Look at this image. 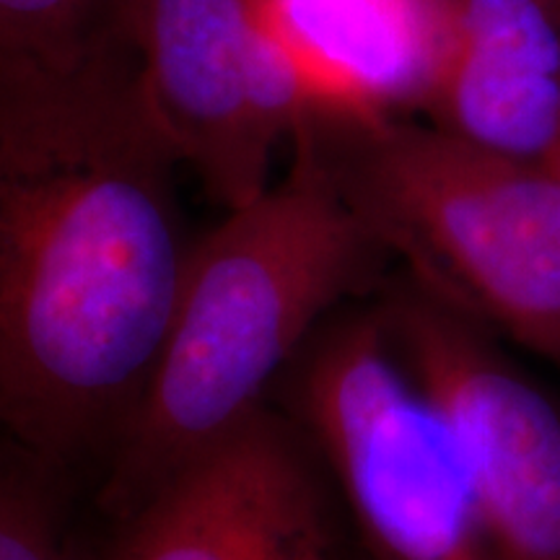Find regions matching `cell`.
<instances>
[{"instance_id": "obj_1", "label": "cell", "mask_w": 560, "mask_h": 560, "mask_svg": "<svg viewBox=\"0 0 560 560\" xmlns=\"http://www.w3.org/2000/svg\"><path fill=\"white\" fill-rule=\"evenodd\" d=\"M177 166L117 26L0 55V425L32 454L128 423L192 247Z\"/></svg>"}, {"instance_id": "obj_2", "label": "cell", "mask_w": 560, "mask_h": 560, "mask_svg": "<svg viewBox=\"0 0 560 560\" xmlns=\"http://www.w3.org/2000/svg\"><path fill=\"white\" fill-rule=\"evenodd\" d=\"M285 177L192 242L151 374L115 439L107 486L122 514L255 412L380 244L317 138L291 136Z\"/></svg>"}, {"instance_id": "obj_3", "label": "cell", "mask_w": 560, "mask_h": 560, "mask_svg": "<svg viewBox=\"0 0 560 560\" xmlns=\"http://www.w3.org/2000/svg\"><path fill=\"white\" fill-rule=\"evenodd\" d=\"M342 192L431 293L560 355V170L436 125L310 122Z\"/></svg>"}, {"instance_id": "obj_4", "label": "cell", "mask_w": 560, "mask_h": 560, "mask_svg": "<svg viewBox=\"0 0 560 560\" xmlns=\"http://www.w3.org/2000/svg\"><path fill=\"white\" fill-rule=\"evenodd\" d=\"M283 382L371 558L495 560L452 425L384 319L322 325Z\"/></svg>"}, {"instance_id": "obj_5", "label": "cell", "mask_w": 560, "mask_h": 560, "mask_svg": "<svg viewBox=\"0 0 560 560\" xmlns=\"http://www.w3.org/2000/svg\"><path fill=\"white\" fill-rule=\"evenodd\" d=\"M117 32L179 164L226 210L268 190L283 138L310 120L257 0H120Z\"/></svg>"}, {"instance_id": "obj_6", "label": "cell", "mask_w": 560, "mask_h": 560, "mask_svg": "<svg viewBox=\"0 0 560 560\" xmlns=\"http://www.w3.org/2000/svg\"><path fill=\"white\" fill-rule=\"evenodd\" d=\"M382 319L452 425L495 560H560V412L429 293Z\"/></svg>"}, {"instance_id": "obj_7", "label": "cell", "mask_w": 560, "mask_h": 560, "mask_svg": "<svg viewBox=\"0 0 560 560\" xmlns=\"http://www.w3.org/2000/svg\"><path fill=\"white\" fill-rule=\"evenodd\" d=\"M317 454L262 408L120 514L107 560H338Z\"/></svg>"}, {"instance_id": "obj_8", "label": "cell", "mask_w": 560, "mask_h": 560, "mask_svg": "<svg viewBox=\"0 0 560 560\" xmlns=\"http://www.w3.org/2000/svg\"><path fill=\"white\" fill-rule=\"evenodd\" d=\"M296 70L310 122H380L423 107L450 37V0H257Z\"/></svg>"}, {"instance_id": "obj_9", "label": "cell", "mask_w": 560, "mask_h": 560, "mask_svg": "<svg viewBox=\"0 0 560 560\" xmlns=\"http://www.w3.org/2000/svg\"><path fill=\"white\" fill-rule=\"evenodd\" d=\"M423 109L431 125L506 156L560 151L556 0H450V37Z\"/></svg>"}, {"instance_id": "obj_10", "label": "cell", "mask_w": 560, "mask_h": 560, "mask_svg": "<svg viewBox=\"0 0 560 560\" xmlns=\"http://www.w3.org/2000/svg\"><path fill=\"white\" fill-rule=\"evenodd\" d=\"M120 0H0V55H68L115 26Z\"/></svg>"}, {"instance_id": "obj_11", "label": "cell", "mask_w": 560, "mask_h": 560, "mask_svg": "<svg viewBox=\"0 0 560 560\" xmlns=\"http://www.w3.org/2000/svg\"><path fill=\"white\" fill-rule=\"evenodd\" d=\"M0 560H73L30 486L0 472Z\"/></svg>"}, {"instance_id": "obj_12", "label": "cell", "mask_w": 560, "mask_h": 560, "mask_svg": "<svg viewBox=\"0 0 560 560\" xmlns=\"http://www.w3.org/2000/svg\"><path fill=\"white\" fill-rule=\"evenodd\" d=\"M548 164H552V166H558V170H560V151L556 153V156H552V159L548 161Z\"/></svg>"}, {"instance_id": "obj_13", "label": "cell", "mask_w": 560, "mask_h": 560, "mask_svg": "<svg viewBox=\"0 0 560 560\" xmlns=\"http://www.w3.org/2000/svg\"><path fill=\"white\" fill-rule=\"evenodd\" d=\"M558 13H560V0H558Z\"/></svg>"}, {"instance_id": "obj_14", "label": "cell", "mask_w": 560, "mask_h": 560, "mask_svg": "<svg viewBox=\"0 0 560 560\" xmlns=\"http://www.w3.org/2000/svg\"><path fill=\"white\" fill-rule=\"evenodd\" d=\"M556 3H558V0H556Z\"/></svg>"}]
</instances>
